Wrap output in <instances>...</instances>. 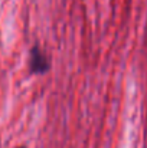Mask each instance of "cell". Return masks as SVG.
<instances>
[{"mask_svg":"<svg viewBox=\"0 0 147 148\" xmlns=\"http://www.w3.org/2000/svg\"><path fill=\"white\" fill-rule=\"evenodd\" d=\"M48 66L49 63L46 56L38 48H35L30 53V69H32V72L33 73H43L45 71H48Z\"/></svg>","mask_w":147,"mask_h":148,"instance_id":"obj_1","label":"cell"},{"mask_svg":"<svg viewBox=\"0 0 147 148\" xmlns=\"http://www.w3.org/2000/svg\"><path fill=\"white\" fill-rule=\"evenodd\" d=\"M19 148H23V147H19Z\"/></svg>","mask_w":147,"mask_h":148,"instance_id":"obj_2","label":"cell"}]
</instances>
